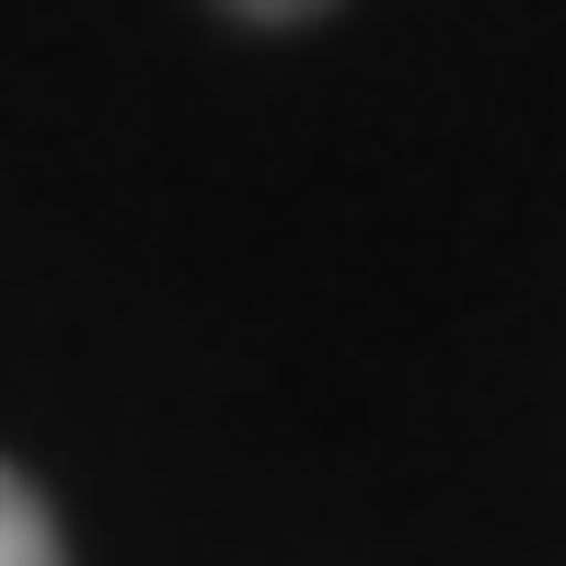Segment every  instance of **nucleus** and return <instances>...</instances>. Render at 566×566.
Here are the masks:
<instances>
[{"label": "nucleus", "instance_id": "f257e3e1", "mask_svg": "<svg viewBox=\"0 0 566 566\" xmlns=\"http://www.w3.org/2000/svg\"><path fill=\"white\" fill-rule=\"evenodd\" d=\"M0 566H70L59 555V521H46V497L0 462Z\"/></svg>", "mask_w": 566, "mask_h": 566}, {"label": "nucleus", "instance_id": "f03ea898", "mask_svg": "<svg viewBox=\"0 0 566 566\" xmlns=\"http://www.w3.org/2000/svg\"><path fill=\"white\" fill-rule=\"evenodd\" d=\"M220 12H243V23H313V12H336V0H220Z\"/></svg>", "mask_w": 566, "mask_h": 566}]
</instances>
